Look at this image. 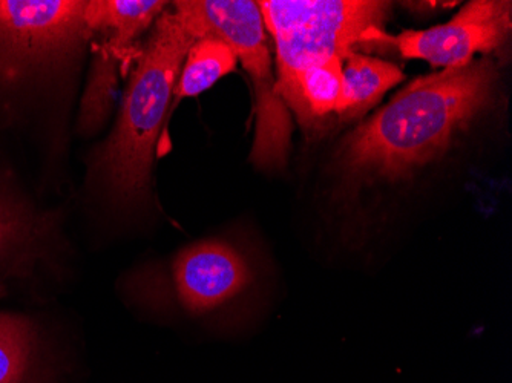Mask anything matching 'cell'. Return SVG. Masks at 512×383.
<instances>
[{
    "instance_id": "6",
    "label": "cell",
    "mask_w": 512,
    "mask_h": 383,
    "mask_svg": "<svg viewBox=\"0 0 512 383\" xmlns=\"http://www.w3.org/2000/svg\"><path fill=\"white\" fill-rule=\"evenodd\" d=\"M165 284L184 315L201 319L229 310L246 298L258 281L246 250L224 238L201 239L184 247L169 264Z\"/></svg>"
},
{
    "instance_id": "14",
    "label": "cell",
    "mask_w": 512,
    "mask_h": 383,
    "mask_svg": "<svg viewBox=\"0 0 512 383\" xmlns=\"http://www.w3.org/2000/svg\"><path fill=\"white\" fill-rule=\"evenodd\" d=\"M119 66L105 46H94L91 73L80 106L79 128L83 134H94L108 120L117 92Z\"/></svg>"
},
{
    "instance_id": "3",
    "label": "cell",
    "mask_w": 512,
    "mask_h": 383,
    "mask_svg": "<svg viewBox=\"0 0 512 383\" xmlns=\"http://www.w3.org/2000/svg\"><path fill=\"white\" fill-rule=\"evenodd\" d=\"M174 11L195 37L224 40L243 63L256 99V134L252 161L260 169H281L289 155V111L276 92L266 27L258 2L250 0H181Z\"/></svg>"
},
{
    "instance_id": "8",
    "label": "cell",
    "mask_w": 512,
    "mask_h": 383,
    "mask_svg": "<svg viewBox=\"0 0 512 383\" xmlns=\"http://www.w3.org/2000/svg\"><path fill=\"white\" fill-rule=\"evenodd\" d=\"M168 2L157 0H91L86 2L89 33L102 36L106 50L119 62L122 73L131 66L132 43L151 27Z\"/></svg>"
},
{
    "instance_id": "7",
    "label": "cell",
    "mask_w": 512,
    "mask_h": 383,
    "mask_svg": "<svg viewBox=\"0 0 512 383\" xmlns=\"http://www.w3.org/2000/svg\"><path fill=\"white\" fill-rule=\"evenodd\" d=\"M512 4L508 0H474L451 22L424 31H404L390 39L404 59L427 60L440 68H454L490 54L511 34Z\"/></svg>"
},
{
    "instance_id": "11",
    "label": "cell",
    "mask_w": 512,
    "mask_h": 383,
    "mask_svg": "<svg viewBox=\"0 0 512 383\" xmlns=\"http://www.w3.org/2000/svg\"><path fill=\"white\" fill-rule=\"evenodd\" d=\"M237 63V54L224 40L201 37L189 48L186 62L181 66L175 97L180 100L203 94L221 77L235 71Z\"/></svg>"
},
{
    "instance_id": "4",
    "label": "cell",
    "mask_w": 512,
    "mask_h": 383,
    "mask_svg": "<svg viewBox=\"0 0 512 383\" xmlns=\"http://www.w3.org/2000/svg\"><path fill=\"white\" fill-rule=\"evenodd\" d=\"M390 2L263 0L258 2L276 46L278 77L353 53L361 43L390 42L384 33Z\"/></svg>"
},
{
    "instance_id": "5",
    "label": "cell",
    "mask_w": 512,
    "mask_h": 383,
    "mask_svg": "<svg viewBox=\"0 0 512 383\" xmlns=\"http://www.w3.org/2000/svg\"><path fill=\"white\" fill-rule=\"evenodd\" d=\"M86 2L0 0V86L48 79L91 37Z\"/></svg>"
},
{
    "instance_id": "9",
    "label": "cell",
    "mask_w": 512,
    "mask_h": 383,
    "mask_svg": "<svg viewBox=\"0 0 512 383\" xmlns=\"http://www.w3.org/2000/svg\"><path fill=\"white\" fill-rule=\"evenodd\" d=\"M342 91L341 57H332L276 80L279 97L295 111L299 123L306 128L338 112Z\"/></svg>"
},
{
    "instance_id": "10",
    "label": "cell",
    "mask_w": 512,
    "mask_h": 383,
    "mask_svg": "<svg viewBox=\"0 0 512 383\" xmlns=\"http://www.w3.org/2000/svg\"><path fill=\"white\" fill-rule=\"evenodd\" d=\"M404 79L402 69L393 63L355 51L347 54L342 60L344 91L336 114L342 122L361 118L381 102L385 92L399 85Z\"/></svg>"
},
{
    "instance_id": "2",
    "label": "cell",
    "mask_w": 512,
    "mask_h": 383,
    "mask_svg": "<svg viewBox=\"0 0 512 383\" xmlns=\"http://www.w3.org/2000/svg\"><path fill=\"white\" fill-rule=\"evenodd\" d=\"M197 37L177 13L155 22L148 46L138 57L108 140L97 149L92 171L112 203L123 209L151 198L155 141L168 114L184 57Z\"/></svg>"
},
{
    "instance_id": "15",
    "label": "cell",
    "mask_w": 512,
    "mask_h": 383,
    "mask_svg": "<svg viewBox=\"0 0 512 383\" xmlns=\"http://www.w3.org/2000/svg\"><path fill=\"white\" fill-rule=\"evenodd\" d=\"M0 293H2V287H0Z\"/></svg>"
},
{
    "instance_id": "12",
    "label": "cell",
    "mask_w": 512,
    "mask_h": 383,
    "mask_svg": "<svg viewBox=\"0 0 512 383\" xmlns=\"http://www.w3.org/2000/svg\"><path fill=\"white\" fill-rule=\"evenodd\" d=\"M48 226L16 204L0 200V272L23 269L39 253Z\"/></svg>"
},
{
    "instance_id": "1",
    "label": "cell",
    "mask_w": 512,
    "mask_h": 383,
    "mask_svg": "<svg viewBox=\"0 0 512 383\" xmlns=\"http://www.w3.org/2000/svg\"><path fill=\"white\" fill-rule=\"evenodd\" d=\"M499 71L490 57L419 77L348 135L344 164L355 174L398 181L444 154L490 106Z\"/></svg>"
},
{
    "instance_id": "13",
    "label": "cell",
    "mask_w": 512,
    "mask_h": 383,
    "mask_svg": "<svg viewBox=\"0 0 512 383\" xmlns=\"http://www.w3.org/2000/svg\"><path fill=\"white\" fill-rule=\"evenodd\" d=\"M36 336L25 316L0 313V383H28L36 365Z\"/></svg>"
}]
</instances>
